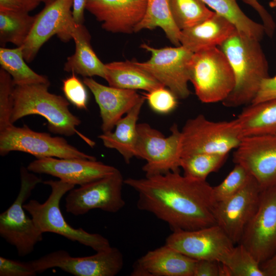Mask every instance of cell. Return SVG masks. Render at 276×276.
Instances as JSON below:
<instances>
[{"instance_id":"cell-1","label":"cell","mask_w":276,"mask_h":276,"mask_svg":"<svg viewBox=\"0 0 276 276\" xmlns=\"http://www.w3.org/2000/svg\"><path fill=\"white\" fill-rule=\"evenodd\" d=\"M137 193V206L167 223L172 231H192L216 224L213 187L177 172L128 178Z\"/></svg>"},{"instance_id":"cell-2","label":"cell","mask_w":276,"mask_h":276,"mask_svg":"<svg viewBox=\"0 0 276 276\" xmlns=\"http://www.w3.org/2000/svg\"><path fill=\"white\" fill-rule=\"evenodd\" d=\"M260 42L237 30L218 47L229 62L235 82L232 92L222 102L224 106L250 104L263 80L269 76L268 61Z\"/></svg>"},{"instance_id":"cell-3","label":"cell","mask_w":276,"mask_h":276,"mask_svg":"<svg viewBox=\"0 0 276 276\" xmlns=\"http://www.w3.org/2000/svg\"><path fill=\"white\" fill-rule=\"evenodd\" d=\"M50 85L48 82L14 86L11 123L13 124L27 116L40 115L47 120L48 128L52 133L65 136L77 134L93 147L95 143L77 130L81 121L70 111V102L61 96L50 93Z\"/></svg>"},{"instance_id":"cell-4","label":"cell","mask_w":276,"mask_h":276,"mask_svg":"<svg viewBox=\"0 0 276 276\" xmlns=\"http://www.w3.org/2000/svg\"><path fill=\"white\" fill-rule=\"evenodd\" d=\"M51 189L48 198L43 203L31 199L24 204L36 227L42 233H52L67 239L78 242L93 250L101 251L111 246L107 239L99 234L89 233L82 228H75L64 219L60 208L62 197L74 188L75 185L61 180L43 181Z\"/></svg>"},{"instance_id":"cell-5","label":"cell","mask_w":276,"mask_h":276,"mask_svg":"<svg viewBox=\"0 0 276 276\" xmlns=\"http://www.w3.org/2000/svg\"><path fill=\"white\" fill-rule=\"evenodd\" d=\"M180 133L181 158L199 153L228 155L244 137L236 119L213 121L202 114L188 120Z\"/></svg>"},{"instance_id":"cell-6","label":"cell","mask_w":276,"mask_h":276,"mask_svg":"<svg viewBox=\"0 0 276 276\" xmlns=\"http://www.w3.org/2000/svg\"><path fill=\"white\" fill-rule=\"evenodd\" d=\"M190 82L198 99L204 103L222 102L235 86L233 71L219 47L193 53L190 65Z\"/></svg>"},{"instance_id":"cell-7","label":"cell","mask_w":276,"mask_h":276,"mask_svg":"<svg viewBox=\"0 0 276 276\" xmlns=\"http://www.w3.org/2000/svg\"><path fill=\"white\" fill-rule=\"evenodd\" d=\"M20 172L19 193L13 203L0 214V235L16 248L18 256L25 257L31 254L36 244L43 239V233L27 215L24 208L25 201L42 179L24 167H21Z\"/></svg>"},{"instance_id":"cell-8","label":"cell","mask_w":276,"mask_h":276,"mask_svg":"<svg viewBox=\"0 0 276 276\" xmlns=\"http://www.w3.org/2000/svg\"><path fill=\"white\" fill-rule=\"evenodd\" d=\"M137 129L134 156L146 161L142 168L146 176L179 171L181 133L177 125L171 126L167 137L148 123L137 124Z\"/></svg>"},{"instance_id":"cell-9","label":"cell","mask_w":276,"mask_h":276,"mask_svg":"<svg viewBox=\"0 0 276 276\" xmlns=\"http://www.w3.org/2000/svg\"><path fill=\"white\" fill-rule=\"evenodd\" d=\"M16 151L30 154L36 158L55 157L97 159L70 145L63 137L33 131L27 125L18 127L12 124L0 130V154L4 156Z\"/></svg>"},{"instance_id":"cell-10","label":"cell","mask_w":276,"mask_h":276,"mask_svg":"<svg viewBox=\"0 0 276 276\" xmlns=\"http://www.w3.org/2000/svg\"><path fill=\"white\" fill-rule=\"evenodd\" d=\"M141 47L151 53V58L146 62H135L136 64L170 89L178 99L188 98L190 95L188 83L193 53L182 45L156 49L143 43Z\"/></svg>"},{"instance_id":"cell-11","label":"cell","mask_w":276,"mask_h":276,"mask_svg":"<svg viewBox=\"0 0 276 276\" xmlns=\"http://www.w3.org/2000/svg\"><path fill=\"white\" fill-rule=\"evenodd\" d=\"M123 184L124 179L118 169L106 176L73 188L65 198L66 212L75 216L85 214L94 209L117 213L125 205Z\"/></svg>"},{"instance_id":"cell-12","label":"cell","mask_w":276,"mask_h":276,"mask_svg":"<svg viewBox=\"0 0 276 276\" xmlns=\"http://www.w3.org/2000/svg\"><path fill=\"white\" fill-rule=\"evenodd\" d=\"M30 262L37 273L57 267L76 276H114L124 265L122 254L113 247L83 257H74L65 250H58Z\"/></svg>"},{"instance_id":"cell-13","label":"cell","mask_w":276,"mask_h":276,"mask_svg":"<svg viewBox=\"0 0 276 276\" xmlns=\"http://www.w3.org/2000/svg\"><path fill=\"white\" fill-rule=\"evenodd\" d=\"M239 243L243 245L260 264L276 251V185L262 190L257 210Z\"/></svg>"},{"instance_id":"cell-14","label":"cell","mask_w":276,"mask_h":276,"mask_svg":"<svg viewBox=\"0 0 276 276\" xmlns=\"http://www.w3.org/2000/svg\"><path fill=\"white\" fill-rule=\"evenodd\" d=\"M73 0H55L35 15L32 30L22 45L25 60L30 62L45 42L56 35L63 42L72 38L76 24L73 16Z\"/></svg>"},{"instance_id":"cell-15","label":"cell","mask_w":276,"mask_h":276,"mask_svg":"<svg viewBox=\"0 0 276 276\" xmlns=\"http://www.w3.org/2000/svg\"><path fill=\"white\" fill-rule=\"evenodd\" d=\"M166 244L196 260L223 263L235 245L217 224L192 231H173Z\"/></svg>"},{"instance_id":"cell-16","label":"cell","mask_w":276,"mask_h":276,"mask_svg":"<svg viewBox=\"0 0 276 276\" xmlns=\"http://www.w3.org/2000/svg\"><path fill=\"white\" fill-rule=\"evenodd\" d=\"M262 191L251 177L239 192L215 204L216 224L236 245L240 242L246 225L257 210Z\"/></svg>"},{"instance_id":"cell-17","label":"cell","mask_w":276,"mask_h":276,"mask_svg":"<svg viewBox=\"0 0 276 276\" xmlns=\"http://www.w3.org/2000/svg\"><path fill=\"white\" fill-rule=\"evenodd\" d=\"M233 161L244 167L262 190L276 185V135L244 137Z\"/></svg>"},{"instance_id":"cell-18","label":"cell","mask_w":276,"mask_h":276,"mask_svg":"<svg viewBox=\"0 0 276 276\" xmlns=\"http://www.w3.org/2000/svg\"><path fill=\"white\" fill-rule=\"evenodd\" d=\"M27 168L31 172L50 175L75 186L90 182L118 170L97 159L53 157L36 158L31 162Z\"/></svg>"},{"instance_id":"cell-19","label":"cell","mask_w":276,"mask_h":276,"mask_svg":"<svg viewBox=\"0 0 276 276\" xmlns=\"http://www.w3.org/2000/svg\"><path fill=\"white\" fill-rule=\"evenodd\" d=\"M147 0H87L86 10L105 30L130 34L145 14Z\"/></svg>"},{"instance_id":"cell-20","label":"cell","mask_w":276,"mask_h":276,"mask_svg":"<svg viewBox=\"0 0 276 276\" xmlns=\"http://www.w3.org/2000/svg\"><path fill=\"white\" fill-rule=\"evenodd\" d=\"M83 82L93 93L99 106L103 132L111 131L123 116L132 108L143 96L135 90L106 86L92 78L84 77Z\"/></svg>"},{"instance_id":"cell-21","label":"cell","mask_w":276,"mask_h":276,"mask_svg":"<svg viewBox=\"0 0 276 276\" xmlns=\"http://www.w3.org/2000/svg\"><path fill=\"white\" fill-rule=\"evenodd\" d=\"M196 261L165 244L139 258L131 275L193 276Z\"/></svg>"},{"instance_id":"cell-22","label":"cell","mask_w":276,"mask_h":276,"mask_svg":"<svg viewBox=\"0 0 276 276\" xmlns=\"http://www.w3.org/2000/svg\"><path fill=\"white\" fill-rule=\"evenodd\" d=\"M237 30L225 17L215 13L192 27L181 30V45L194 53L200 50L219 47Z\"/></svg>"},{"instance_id":"cell-23","label":"cell","mask_w":276,"mask_h":276,"mask_svg":"<svg viewBox=\"0 0 276 276\" xmlns=\"http://www.w3.org/2000/svg\"><path fill=\"white\" fill-rule=\"evenodd\" d=\"M75 44L74 53L67 57L63 70L83 77L99 76L105 79L106 67L90 44V34L83 24H76L72 32Z\"/></svg>"},{"instance_id":"cell-24","label":"cell","mask_w":276,"mask_h":276,"mask_svg":"<svg viewBox=\"0 0 276 276\" xmlns=\"http://www.w3.org/2000/svg\"><path fill=\"white\" fill-rule=\"evenodd\" d=\"M145 100V97L143 96L139 102L117 122L113 132H103L98 136L105 147L117 150L127 164L130 163L134 156L138 135L137 122Z\"/></svg>"},{"instance_id":"cell-25","label":"cell","mask_w":276,"mask_h":276,"mask_svg":"<svg viewBox=\"0 0 276 276\" xmlns=\"http://www.w3.org/2000/svg\"><path fill=\"white\" fill-rule=\"evenodd\" d=\"M105 80L111 87L147 92L165 87L135 62L114 61L105 64Z\"/></svg>"},{"instance_id":"cell-26","label":"cell","mask_w":276,"mask_h":276,"mask_svg":"<svg viewBox=\"0 0 276 276\" xmlns=\"http://www.w3.org/2000/svg\"><path fill=\"white\" fill-rule=\"evenodd\" d=\"M244 136L276 135V99L246 105L236 118Z\"/></svg>"},{"instance_id":"cell-27","label":"cell","mask_w":276,"mask_h":276,"mask_svg":"<svg viewBox=\"0 0 276 276\" xmlns=\"http://www.w3.org/2000/svg\"><path fill=\"white\" fill-rule=\"evenodd\" d=\"M159 27L167 38L175 46L181 45V30L175 25L172 17L168 0H147L145 14L136 26L134 32L143 29L152 30Z\"/></svg>"},{"instance_id":"cell-28","label":"cell","mask_w":276,"mask_h":276,"mask_svg":"<svg viewBox=\"0 0 276 276\" xmlns=\"http://www.w3.org/2000/svg\"><path fill=\"white\" fill-rule=\"evenodd\" d=\"M35 15L24 10H0V44L7 43L16 47L24 45L34 25Z\"/></svg>"},{"instance_id":"cell-29","label":"cell","mask_w":276,"mask_h":276,"mask_svg":"<svg viewBox=\"0 0 276 276\" xmlns=\"http://www.w3.org/2000/svg\"><path fill=\"white\" fill-rule=\"evenodd\" d=\"M214 12L229 20L239 32L261 41L265 34L262 24L248 17L238 4V0H201Z\"/></svg>"},{"instance_id":"cell-30","label":"cell","mask_w":276,"mask_h":276,"mask_svg":"<svg viewBox=\"0 0 276 276\" xmlns=\"http://www.w3.org/2000/svg\"><path fill=\"white\" fill-rule=\"evenodd\" d=\"M26 61L22 45L13 49L1 47V68L11 76L14 86L50 82L47 76L34 72Z\"/></svg>"},{"instance_id":"cell-31","label":"cell","mask_w":276,"mask_h":276,"mask_svg":"<svg viewBox=\"0 0 276 276\" xmlns=\"http://www.w3.org/2000/svg\"><path fill=\"white\" fill-rule=\"evenodd\" d=\"M168 1L173 19L180 30L196 25L215 13L201 0Z\"/></svg>"},{"instance_id":"cell-32","label":"cell","mask_w":276,"mask_h":276,"mask_svg":"<svg viewBox=\"0 0 276 276\" xmlns=\"http://www.w3.org/2000/svg\"><path fill=\"white\" fill-rule=\"evenodd\" d=\"M227 155L199 153L182 157L180 167L183 175L193 179L205 181L211 173L217 171L223 165Z\"/></svg>"},{"instance_id":"cell-33","label":"cell","mask_w":276,"mask_h":276,"mask_svg":"<svg viewBox=\"0 0 276 276\" xmlns=\"http://www.w3.org/2000/svg\"><path fill=\"white\" fill-rule=\"evenodd\" d=\"M221 265L222 276H264L260 264L241 243L235 245Z\"/></svg>"},{"instance_id":"cell-34","label":"cell","mask_w":276,"mask_h":276,"mask_svg":"<svg viewBox=\"0 0 276 276\" xmlns=\"http://www.w3.org/2000/svg\"><path fill=\"white\" fill-rule=\"evenodd\" d=\"M251 177L244 167L235 164L223 180L218 185L213 187V194L216 202L223 200L239 192Z\"/></svg>"},{"instance_id":"cell-35","label":"cell","mask_w":276,"mask_h":276,"mask_svg":"<svg viewBox=\"0 0 276 276\" xmlns=\"http://www.w3.org/2000/svg\"><path fill=\"white\" fill-rule=\"evenodd\" d=\"M14 85L11 76L0 69V130L12 125L10 118L13 108L12 93Z\"/></svg>"},{"instance_id":"cell-36","label":"cell","mask_w":276,"mask_h":276,"mask_svg":"<svg viewBox=\"0 0 276 276\" xmlns=\"http://www.w3.org/2000/svg\"><path fill=\"white\" fill-rule=\"evenodd\" d=\"M83 81L72 73L62 80V90L67 101L80 109H86L88 94Z\"/></svg>"},{"instance_id":"cell-37","label":"cell","mask_w":276,"mask_h":276,"mask_svg":"<svg viewBox=\"0 0 276 276\" xmlns=\"http://www.w3.org/2000/svg\"><path fill=\"white\" fill-rule=\"evenodd\" d=\"M150 108L163 114L174 110L177 106V98L168 88L161 87L144 94Z\"/></svg>"},{"instance_id":"cell-38","label":"cell","mask_w":276,"mask_h":276,"mask_svg":"<svg viewBox=\"0 0 276 276\" xmlns=\"http://www.w3.org/2000/svg\"><path fill=\"white\" fill-rule=\"evenodd\" d=\"M37 273L30 261L20 262L0 257L1 276H34Z\"/></svg>"},{"instance_id":"cell-39","label":"cell","mask_w":276,"mask_h":276,"mask_svg":"<svg viewBox=\"0 0 276 276\" xmlns=\"http://www.w3.org/2000/svg\"><path fill=\"white\" fill-rule=\"evenodd\" d=\"M243 1L257 12L262 20V24L264 26L265 34L269 37H272L276 29V24L272 16L259 2L258 0Z\"/></svg>"},{"instance_id":"cell-40","label":"cell","mask_w":276,"mask_h":276,"mask_svg":"<svg viewBox=\"0 0 276 276\" xmlns=\"http://www.w3.org/2000/svg\"><path fill=\"white\" fill-rule=\"evenodd\" d=\"M276 99V75L263 80L259 89L251 103L256 104Z\"/></svg>"},{"instance_id":"cell-41","label":"cell","mask_w":276,"mask_h":276,"mask_svg":"<svg viewBox=\"0 0 276 276\" xmlns=\"http://www.w3.org/2000/svg\"><path fill=\"white\" fill-rule=\"evenodd\" d=\"M193 276H222L221 263L213 260H197Z\"/></svg>"},{"instance_id":"cell-42","label":"cell","mask_w":276,"mask_h":276,"mask_svg":"<svg viewBox=\"0 0 276 276\" xmlns=\"http://www.w3.org/2000/svg\"><path fill=\"white\" fill-rule=\"evenodd\" d=\"M87 0H73V16L75 22L78 25L84 22V11Z\"/></svg>"},{"instance_id":"cell-43","label":"cell","mask_w":276,"mask_h":276,"mask_svg":"<svg viewBox=\"0 0 276 276\" xmlns=\"http://www.w3.org/2000/svg\"><path fill=\"white\" fill-rule=\"evenodd\" d=\"M264 276H276V251L269 259L260 264Z\"/></svg>"},{"instance_id":"cell-44","label":"cell","mask_w":276,"mask_h":276,"mask_svg":"<svg viewBox=\"0 0 276 276\" xmlns=\"http://www.w3.org/2000/svg\"><path fill=\"white\" fill-rule=\"evenodd\" d=\"M24 8L18 0H0V10H18Z\"/></svg>"},{"instance_id":"cell-45","label":"cell","mask_w":276,"mask_h":276,"mask_svg":"<svg viewBox=\"0 0 276 276\" xmlns=\"http://www.w3.org/2000/svg\"><path fill=\"white\" fill-rule=\"evenodd\" d=\"M24 9L30 12L35 9L44 0H18Z\"/></svg>"},{"instance_id":"cell-46","label":"cell","mask_w":276,"mask_h":276,"mask_svg":"<svg viewBox=\"0 0 276 276\" xmlns=\"http://www.w3.org/2000/svg\"><path fill=\"white\" fill-rule=\"evenodd\" d=\"M269 5L272 8H276V0H271L270 1Z\"/></svg>"},{"instance_id":"cell-47","label":"cell","mask_w":276,"mask_h":276,"mask_svg":"<svg viewBox=\"0 0 276 276\" xmlns=\"http://www.w3.org/2000/svg\"><path fill=\"white\" fill-rule=\"evenodd\" d=\"M55 1V0H44L43 3L44 4V6H47L54 2Z\"/></svg>"}]
</instances>
